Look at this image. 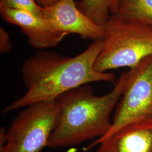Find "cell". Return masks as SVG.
I'll return each instance as SVG.
<instances>
[{
	"label": "cell",
	"mask_w": 152,
	"mask_h": 152,
	"mask_svg": "<svg viewBox=\"0 0 152 152\" xmlns=\"http://www.w3.org/2000/svg\"><path fill=\"white\" fill-rule=\"evenodd\" d=\"M39 5L43 7H47L59 2L61 0H34Z\"/></svg>",
	"instance_id": "4fadbf2b"
},
{
	"label": "cell",
	"mask_w": 152,
	"mask_h": 152,
	"mask_svg": "<svg viewBox=\"0 0 152 152\" xmlns=\"http://www.w3.org/2000/svg\"><path fill=\"white\" fill-rule=\"evenodd\" d=\"M7 139V131L4 127L0 129V149L5 146Z\"/></svg>",
	"instance_id": "5bb4252c"
},
{
	"label": "cell",
	"mask_w": 152,
	"mask_h": 152,
	"mask_svg": "<svg viewBox=\"0 0 152 152\" xmlns=\"http://www.w3.org/2000/svg\"><path fill=\"white\" fill-rule=\"evenodd\" d=\"M120 0H80L76 2L79 10L93 23L103 26L111 15L116 14Z\"/></svg>",
	"instance_id": "9c48e42d"
},
{
	"label": "cell",
	"mask_w": 152,
	"mask_h": 152,
	"mask_svg": "<svg viewBox=\"0 0 152 152\" xmlns=\"http://www.w3.org/2000/svg\"><path fill=\"white\" fill-rule=\"evenodd\" d=\"M125 90L112 120V126L105 139L126 126L152 121V55L127 72Z\"/></svg>",
	"instance_id": "5b68a950"
},
{
	"label": "cell",
	"mask_w": 152,
	"mask_h": 152,
	"mask_svg": "<svg viewBox=\"0 0 152 152\" xmlns=\"http://www.w3.org/2000/svg\"><path fill=\"white\" fill-rule=\"evenodd\" d=\"M115 15L152 26V0H120Z\"/></svg>",
	"instance_id": "30bf717a"
},
{
	"label": "cell",
	"mask_w": 152,
	"mask_h": 152,
	"mask_svg": "<svg viewBox=\"0 0 152 152\" xmlns=\"http://www.w3.org/2000/svg\"><path fill=\"white\" fill-rule=\"evenodd\" d=\"M12 50V44L8 33L1 27H0V53L6 54L10 53Z\"/></svg>",
	"instance_id": "7c38bea8"
},
{
	"label": "cell",
	"mask_w": 152,
	"mask_h": 152,
	"mask_svg": "<svg viewBox=\"0 0 152 152\" xmlns=\"http://www.w3.org/2000/svg\"><path fill=\"white\" fill-rule=\"evenodd\" d=\"M127 78V73H123L113 89L102 96L96 95L88 84L59 96L56 102L60 118L46 147H71L107 134L112 126L110 115L125 90Z\"/></svg>",
	"instance_id": "7a4b0ae2"
},
{
	"label": "cell",
	"mask_w": 152,
	"mask_h": 152,
	"mask_svg": "<svg viewBox=\"0 0 152 152\" xmlns=\"http://www.w3.org/2000/svg\"><path fill=\"white\" fill-rule=\"evenodd\" d=\"M95 144L96 152H152V121L126 126Z\"/></svg>",
	"instance_id": "ba28073f"
},
{
	"label": "cell",
	"mask_w": 152,
	"mask_h": 152,
	"mask_svg": "<svg viewBox=\"0 0 152 152\" xmlns=\"http://www.w3.org/2000/svg\"><path fill=\"white\" fill-rule=\"evenodd\" d=\"M102 42L103 39L94 41L73 57L40 50L25 59L22 75L27 92L5 107L2 113L33 104L55 101L63 94L91 82L115 83L113 73L99 72L94 68Z\"/></svg>",
	"instance_id": "6da1fadb"
},
{
	"label": "cell",
	"mask_w": 152,
	"mask_h": 152,
	"mask_svg": "<svg viewBox=\"0 0 152 152\" xmlns=\"http://www.w3.org/2000/svg\"><path fill=\"white\" fill-rule=\"evenodd\" d=\"M41 12L42 18L55 30L94 41L104 37L103 27L95 24L83 14L75 0H61L54 5L41 7Z\"/></svg>",
	"instance_id": "8992f818"
},
{
	"label": "cell",
	"mask_w": 152,
	"mask_h": 152,
	"mask_svg": "<svg viewBox=\"0 0 152 152\" xmlns=\"http://www.w3.org/2000/svg\"><path fill=\"white\" fill-rule=\"evenodd\" d=\"M0 4L12 9L26 11L35 16L42 18L41 6L34 0H0Z\"/></svg>",
	"instance_id": "8fae6325"
},
{
	"label": "cell",
	"mask_w": 152,
	"mask_h": 152,
	"mask_svg": "<svg viewBox=\"0 0 152 152\" xmlns=\"http://www.w3.org/2000/svg\"><path fill=\"white\" fill-rule=\"evenodd\" d=\"M102 50L94 63L99 72L131 68L152 55V26L134 19L111 15L104 25Z\"/></svg>",
	"instance_id": "3957f363"
},
{
	"label": "cell",
	"mask_w": 152,
	"mask_h": 152,
	"mask_svg": "<svg viewBox=\"0 0 152 152\" xmlns=\"http://www.w3.org/2000/svg\"><path fill=\"white\" fill-rule=\"evenodd\" d=\"M2 18L9 24L21 29L28 38V42L34 49L43 50L55 48L69 34L51 27L42 18L26 11L18 10L0 4Z\"/></svg>",
	"instance_id": "52a82bcc"
},
{
	"label": "cell",
	"mask_w": 152,
	"mask_h": 152,
	"mask_svg": "<svg viewBox=\"0 0 152 152\" xmlns=\"http://www.w3.org/2000/svg\"><path fill=\"white\" fill-rule=\"evenodd\" d=\"M60 114L56 100L22 108L7 131L6 142L0 152H41L58 125Z\"/></svg>",
	"instance_id": "277c9868"
}]
</instances>
